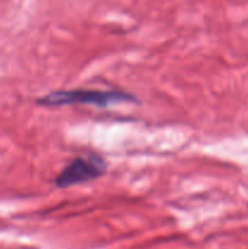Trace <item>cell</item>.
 Instances as JSON below:
<instances>
[{
  "instance_id": "cell-1",
  "label": "cell",
  "mask_w": 248,
  "mask_h": 249,
  "mask_svg": "<svg viewBox=\"0 0 248 249\" xmlns=\"http://www.w3.org/2000/svg\"><path fill=\"white\" fill-rule=\"evenodd\" d=\"M39 105L48 107L68 106V105H90L95 107H109L124 102H136L135 96L119 90L71 89L55 90L36 100Z\"/></svg>"
},
{
  "instance_id": "cell-2",
  "label": "cell",
  "mask_w": 248,
  "mask_h": 249,
  "mask_svg": "<svg viewBox=\"0 0 248 249\" xmlns=\"http://www.w3.org/2000/svg\"><path fill=\"white\" fill-rule=\"evenodd\" d=\"M107 163L97 155L80 156L71 160L55 178L58 189H68L84 182L92 181L106 174Z\"/></svg>"
}]
</instances>
